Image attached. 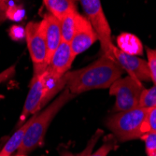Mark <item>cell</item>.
I'll list each match as a JSON object with an SVG mask.
<instances>
[{
    "instance_id": "277c9868",
    "label": "cell",
    "mask_w": 156,
    "mask_h": 156,
    "mask_svg": "<svg viewBox=\"0 0 156 156\" xmlns=\"http://www.w3.org/2000/svg\"><path fill=\"white\" fill-rule=\"evenodd\" d=\"M80 3L97 37V40L100 42L103 54L112 58L111 51L114 45L111 40V29L101 2L99 0H81Z\"/></svg>"
},
{
    "instance_id": "ba28073f",
    "label": "cell",
    "mask_w": 156,
    "mask_h": 156,
    "mask_svg": "<svg viewBox=\"0 0 156 156\" xmlns=\"http://www.w3.org/2000/svg\"><path fill=\"white\" fill-rule=\"evenodd\" d=\"M111 52L112 58L118 63L122 70L128 73L129 77L139 81L151 80L147 61L139 58L138 56L126 54L115 46H113Z\"/></svg>"
},
{
    "instance_id": "ffe728a7",
    "label": "cell",
    "mask_w": 156,
    "mask_h": 156,
    "mask_svg": "<svg viewBox=\"0 0 156 156\" xmlns=\"http://www.w3.org/2000/svg\"><path fill=\"white\" fill-rule=\"evenodd\" d=\"M115 147H116V142L112 136V138L108 139L97 151H95L94 152H92L90 156H108L111 151L115 149Z\"/></svg>"
},
{
    "instance_id": "2e32d148",
    "label": "cell",
    "mask_w": 156,
    "mask_h": 156,
    "mask_svg": "<svg viewBox=\"0 0 156 156\" xmlns=\"http://www.w3.org/2000/svg\"><path fill=\"white\" fill-rule=\"evenodd\" d=\"M138 107L145 109H150L156 107V85H153L150 89H145L143 91Z\"/></svg>"
},
{
    "instance_id": "30bf717a",
    "label": "cell",
    "mask_w": 156,
    "mask_h": 156,
    "mask_svg": "<svg viewBox=\"0 0 156 156\" xmlns=\"http://www.w3.org/2000/svg\"><path fill=\"white\" fill-rule=\"evenodd\" d=\"M97 40V37L86 17L80 16L75 34L70 41V47L75 57L86 51Z\"/></svg>"
},
{
    "instance_id": "5bb4252c",
    "label": "cell",
    "mask_w": 156,
    "mask_h": 156,
    "mask_svg": "<svg viewBox=\"0 0 156 156\" xmlns=\"http://www.w3.org/2000/svg\"><path fill=\"white\" fill-rule=\"evenodd\" d=\"M35 115H32L29 120L26 121L21 127H19L16 132H14V134L6 142L2 150L0 151V156H12L14 152L19 150V148L21 147L23 143L25 133L28 129V127H29V125L31 124Z\"/></svg>"
},
{
    "instance_id": "8992f818",
    "label": "cell",
    "mask_w": 156,
    "mask_h": 156,
    "mask_svg": "<svg viewBox=\"0 0 156 156\" xmlns=\"http://www.w3.org/2000/svg\"><path fill=\"white\" fill-rule=\"evenodd\" d=\"M25 41L33 63V77L39 76L44 73L48 67L47 44L44 37L42 21L30 22L26 24Z\"/></svg>"
},
{
    "instance_id": "d6986e66",
    "label": "cell",
    "mask_w": 156,
    "mask_h": 156,
    "mask_svg": "<svg viewBox=\"0 0 156 156\" xmlns=\"http://www.w3.org/2000/svg\"><path fill=\"white\" fill-rule=\"evenodd\" d=\"M147 57L151 80L153 81L154 85H156V50L147 48Z\"/></svg>"
},
{
    "instance_id": "7c38bea8",
    "label": "cell",
    "mask_w": 156,
    "mask_h": 156,
    "mask_svg": "<svg viewBox=\"0 0 156 156\" xmlns=\"http://www.w3.org/2000/svg\"><path fill=\"white\" fill-rule=\"evenodd\" d=\"M117 48L129 55H142L143 44L140 39L131 33H122L117 37Z\"/></svg>"
},
{
    "instance_id": "4fadbf2b",
    "label": "cell",
    "mask_w": 156,
    "mask_h": 156,
    "mask_svg": "<svg viewBox=\"0 0 156 156\" xmlns=\"http://www.w3.org/2000/svg\"><path fill=\"white\" fill-rule=\"evenodd\" d=\"M76 1L73 0H44L43 5L49 14L61 21L67 14L77 10Z\"/></svg>"
},
{
    "instance_id": "7a4b0ae2",
    "label": "cell",
    "mask_w": 156,
    "mask_h": 156,
    "mask_svg": "<svg viewBox=\"0 0 156 156\" xmlns=\"http://www.w3.org/2000/svg\"><path fill=\"white\" fill-rule=\"evenodd\" d=\"M75 96V94L66 89L44 110L35 115L25 133L23 143L17 151L18 156H25L44 144V137L51 121L65 105L72 100Z\"/></svg>"
},
{
    "instance_id": "ac0fdd59",
    "label": "cell",
    "mask_w": 156,
    "mask_h": 156,
    "mask_svg": "<svg viewBox=\"0 0 156 156\" xmlns=\"http://www.w3.org/2000/svg\"><path fill=\"white\" fill-rule=\"evenodd\" d=\"M145 143V150L147 156L156 155V133L147 132L140 137Z\"/></svg>"
},
{
    "instance_id": "8fae6325",
    "label": "cell",
    "mask_w": 156,
    "mask_h": 156,
    "mask_svg": "<svg viewBox=\"0 0 156 156\" xmlns=\"http://www.w3.org/2000/svg\"><path fill=\"white\" fill-rule=\"evenodd\" d=\"M43 23L44 37L47 44V63L48 66L51 62L53 53L62 43V34L60 21L51 14H47L41 20Z\"/></svg>"
},
{
    "instance_id": "3957f363",
    "label": "cell",
    "mask_w": 156,
    "mask_h": 156,
    "mask_svg": "<svg viewBox=\"0 0 156 156\" xmlns=\"http://www.w3.org/2000/svg\"><path fill=\"white\" fill-rule=\"evenodd\" d=\"M147 111L148 109L138 107L128 111L117 112L108 117L105 124L120 141L137 139L149 132Z\"/></svg>"
},
{
    "instance_id": "5b68a950",
    "label": "cell",
    "mask_w": 156,
    "mask_h": 156,
    "mask_svg": "<svg viewBox=\"0 0 156 156\" xmlns=\"http://www.w3.org/2000/svg\"><path fill=\"white\" fill-rule=\"evenodd\" d=\"M145 87L141 81L129 76L118 79L109 87V94L115 96L113 112H123L138 108Z\"/></svg>"
},
{
    "instance_id": "9c48e42d",
    "label": "cell",
    "mask_w": 156,
    "mask_h": 156,
    "mask_svg": "<svg viewBox=\"0 0 156 156\" xmlns=\"http://www.w3.org/2000/svg\"><path fill=\"white\" fill-rule=\"evenodd\" d=\"M75 58L70 44L62 41L51 59L47 67L48 72L55 80H61L68 72Z\"/></svg>"
},
{
    "instance_id": "603a6c76",
    "label": "cell",
    "mask_w": 156,
    "mask_h": 156,
    "mask_svg": "<svg viewBox=\"0 0 156 156\" xmlns=\"http://www.w3.org/2000/svg\"><path fill=\"white\" fill-rule=\"evenodd\" d=\"M146 122H147L148 131L156 133V107L148 109Z\"/></svg>"
},
{
    "instance_id": "484cf974",
    "label": "cell",
    "mask_w": 156,
    "mask_h": 156,
    "mask_svg": "<svg viewBox=\"0 0 156 156\" xmlns=\"http://www.w3.org/2000/svg\"><path fill=\"white\" fill-rule=\"evenodd\" d=\"M155 156H156V155H155Z\"/></svg>"
},
{
    "instance_id": "52a82bcc",
    "label": "cell",
    "mask_w": 156,
    "mask_h": 156,
    "mask_svg": "<svg viewBox=\"0 0 156 156\" xmlns=\"http://www.w3.org/2000/svg\"><path fill=\"white\" fill-rule=\"evenodd\" d=\"M46 78V70L41 75L32 78L30 83V89L25 99L23 108L18 122V128L25 122V120L27 119L28 116L37 114L39 109L43 108L45 104H47L51 99L47 87Z\"/></svg>"
},
{
    "instance_id": "d4e9b609",
    "label": "cell",
    "mask_w": 156,
    "mask_h": 156,
    "mask_svg": "<svg viewBox=\"0 0 156 156\" xmlns=\"http://www.w3.org/2000/svg\"><path fill=\"white\" fill-rule=\"evenodd\" d=\"M16 73V65H12L0 73V84L9 80Z\"/></svg>"
},
{
    "instance_id": "9a60e30c",
    "label": "cell",
    "mask_w": 156,
    "mask_h": 156,
    "mask_svg": "<svg viewBox=\"0 0 156 156\" xmlns=\"http://www.w3.org/2000/svg\"><path fill=\"white\" fill-rule=\"evenodd\" d=\"M81 14L79 13L78 10H75L71 13L67 14V15L63 18L60 21L61 25V34H62V40L66 43H70L75 31L77 29V26L79 23L80 17Z\"/></svg>"
},
{
    "instance_id": "44dd1931",
    "label": "cell",
    "mask_w": 156,
    "mask_h": 156,
    "mask_svg": "<svg viewBox=\"0 0 156 156\" xmlns=\"http://www.w3.org/2000/svg\"><path fill=\"white\" fill-rule=\"evenodd\" d=\"M7 17H8V20L19 22L24 17V9H23L22 6H19L15 3L12 7L9 9Z\"/></svg>"
},
{
    "instance_id": "e0dca14e",
    "label": "cell",
    "mask_w": 156,
    "mask_h": 156,
    "mask_svg": "<svg viewBox=\"0 0 156 156\" xmlns=\"http://www.w3.org/2000/svg\"><path fill=\"white\" fill-rule=\"evenodd\" d=\"M103 135V131L102 130H97L94 135L91 137V139L89 140V142L86 146V148H85L81 152L78 153V154H74L72 152L70 151H61L60 152V156H90L93 152V149L94 147V145L97 143V141L99 139V137H100L101 136Z\"/></svg>"
},
{
    "instance_id": "7402d4cb",
    "label": "cell",
    "mask_w": 156,
    "mask_h": 156,
    "mask_svg": "<svg viewBox=\"0 0 156 156\" xmlns=\"http://www.w3.org/2000/svg\"><path fill=\"white\" fill-rule=\"evenodd\" d=\"M9 35L14 41L25 39V28L21 25H12L9 30Z\"/></svg>"
},
{
    "instance_id": "6da1fadb",
    "label": "cell",
    "mask_w": 156,
    "mask_h": 156,
    "mask_svg": "<svg viewBox=\"0 0 156 156\" xmlns=\"http://www.w3.org/2000/svg\"><path fill=\"white\" fill-rule=\"evenodd\" d=\"M123 70L118 63L107 55L83 68L68 71L66 77V89L77 95L94 89L109 88L121 78Z\"/></svg>"
},
{
    "instance_id": "cb8c5ba5",
    "label": "cell",
    "mask_w": 156,
    "mask_h": 156,
    "mask_svg": "<svg viewBox=\"0 0 156 156\" xmlns=\"http://www.w3.org/2000/svg\"><path fill=\"white\" fill-rule=\"evenodd\" d=\"M14 4H15L14 1H5V0H1L0 1V24L4 23L6 20H8L7 17L8 10Z\"/></svg>"
}]
</instances>
